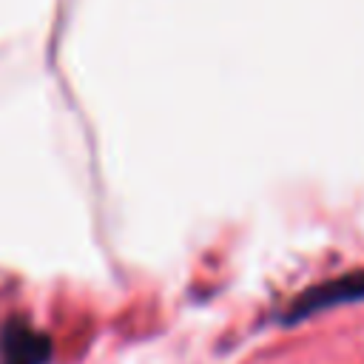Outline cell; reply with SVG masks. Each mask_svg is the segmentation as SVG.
<instances>
[{"mask_svg": "<svg viewBox=\"0 0 364 364\" xmlns=\"http://www.w3.org/2000/svg\"><path fill=\"white\" fill-rule=\"evenodd\" d=\"M48 338L26 321H9L0 333V364H46Z\"/></svg>", "mask_w": 364, "mask_h": 364, "instance_id": "6da1fadb", "label": "cell"}]
</instances>
